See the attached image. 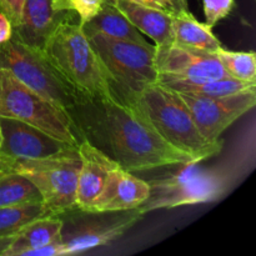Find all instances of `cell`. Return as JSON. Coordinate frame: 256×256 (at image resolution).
Returning <instances> with one entry per match:
<instances>
[{
    "instance_id": "17",
    "label": "cell",
    "mask_w": 256,
    "mask_h": 256,
    "mask_svg": "<svg viewBox=\"0 0 256 256\" xmlns=\"http://www.w3.org/2000/svg\"><path fill=\"white\" fill-rule=\"evenodd\" d=\"M172 44L199 52L215 54L222 46L206 22H200L186 8H180L172 12Z\"/></svg>"
},
{
    "instance_id": "7",
    "label": "cell",
    "mask_w": 256,
    "mask_h": 256,
    "mask_svg": "<svg viewBox=\"0 0 256 256\" xmlns=\"http://www.w3.org/2000/svg\"><path fill=\"white\" fill-rule=\"evenodd\" d=\"M0 116L26 122L72 146L79 145L69 112L22 84L5 68H0Z\"/></svg>"
},
{
    "instance_id": "19",
    "label": "cell",
    "mask_w": 256,
    "mask_h": 256,
    "mask_svg": "<svg viewBox=\"0 0 256 256\" xmlns=\"http://www.w3.org/2000/svg\"><path fill=\"white\" fill-rule=\"evenodd\" d=\"M64 222L56 215L39 218L25 225L14 235L12 244L2 256H24L62 238Z\"/></svg>"
},
{
    "instance_id": "15",
    "label": "cell",
    "mask_w": 256,
    "mask_h": 256,
    "mask_svg": "<svg viewBox=\"0 0 256 256\" xmlns=\"http://www.w3.org/2000/svg\"><path fill=\"white\" fill-rule=\"evenodd\" d=\"M54 0H25L20 14L19 24L12 35L20 42L38 50L44 45L60 22L66 19L70 12H56L52 8Z\"/></svg>"
},
{
    "instance_id": "28",
    "label": "cell",
    "mask_w": 256,
    "mask_h": 256,
    "mask_svg": "<svg viewBox=\"0 0 256 256\" xmlns=\"http://www.w3.org/2000/svg\"><path fill=\"white\" fill-rule=\"evenodd\" d=\"M136 4L144 5V6L155 8V9L166 10V12H175L176 6L169 2V0H130Z\"/></svg>"
},
{
    "instance_id": "3",
    "label": "cell",
    "mask_w": 256,
    "mask_h": 256,
    "mask_svg": "<svg viewBox=\"0 0 256 256\" xmlns=\"http://www.w3.org/2000/svg\"><path fill=\"white\" fill-rule=\"evenodd\" d=\"M122 100L130 102L162 139L190 154L198 162L222 152V142L220 140L212 142L205 139L179 95L159 82L148 85Z\"/></svg>"
},
{
    "instance_id": "11",
    "label": "cell",
    "mask_w": 256,
    "mask_h": 256,
    "mask_svg": "<svg viewBox=\"0 0 256 256\" xmlns=\"http://www.w3.org/2000/svg\"><path fill=\"white\" fill-rule=\"evenodd\" d=\"M159 80L206 82L230 76L218 56L212 52L186 49L172 44L155 52Z\"/></svg>"
},
{
    "instance_id": "12",
    "label": "cell",
    "mask_w": 256,
    "mask_h": 256,
    "mask_svg": "<svg viewBox=\"0 0 256 256\" xmlns=\"http://www.w3.org/2000/svg\"><path fill=\"white\" fill-rule=\"evenodd\" d=\"M82 166L78 178L75 206L85 212H92L95 202L102 194L112 168L118 164L112 158L98 149L89 140L78 145Z\"/></svg>"
},
{
    "instance_id": "26",
    "label": "cell",
    "mask_w": 256,
    "mask_h": 256,
    "mask_svg": "<svg viewBox=\"0 0 256 256\" xmlns=\"http://www.w3.org/2000/svg\"><path fill=\"white\" fill-rule=\"evenodd\" d=\"M25 0H0V12L10 20L12 29L18 26Z\"/></svg>"
},
{
    "instance_id": "8",
    "label": "cell",
    "mask_w": 256,
    "mask_h": 256,
    "mask_svg": "<svg viewBox=\"0 0 256 256\" xmlns=\"http://www.w3.org/2000/svg\"><path fill=\"white\" fill-rule=\"evenodd\" d=\"M89 38L122 99L158 82L155 45L92 35Z\"/></svg>"
},
{
    "instance_id": "1",
    "label": "cell",
    "mask_w": 256,
    "mask_h": 256,
    "mask_svg": "<svg viewBox=\"0 0 256 256\" xmlns=\"http://www.w3.org/2000/svg\"><path fill=\"white\" fill-rule=\"evenodd\" d=\"M99 102L102 125L112 159L122 169L132 172L198 162L162 139L148 120L119 95Z\"/></svg>"
},
{
    "instance_id": "23",
    "label": "cell",
    "mask_w": 256,
    "mask_h": 256,
    "mask_svg": "<svg viewBox=\"0 0 256 256\" xmlns=\"http://www.w3.org/2000/svg\"><path fill=\"white\" fill-rule=\"evenodd\" d=\"M224 69L232 78L256 82V56L254 52H232L220 48L215 52Z\"/></svg>"
},
{
    "instance_id": "22",
    "label": "cell",
    "mask_w": 256,
    "mask_h": 256,
    "mask_svg": "<svg viewBox=\"0 0 256 256\" xmlns=\"http://www.w3.org/2000/svg\"><path fill=\"white\" fill-rule=\"evenodd\" d=\"M42 202V195L25 175L2 172L0 175V206H12Z\"/></svg>"
},
{
    "instance_id": "4",
    "label": "cell",
    "mask_w": 256,
    "mask_h": 256,
    "mask_svg": "<svg viewBox=\"0 0 256 256\" xmlns=\"http://www.w3.org/2000/svg\"><path fill=\"white\" fill-rule=\"evenodd\" d=\"M200 162L182 164V168L172 174L148 182L150 192L148 199L136 208L140 214L220 199L229 188V176L219 169L202 166Z\"/></svg>"
},
{
    "instance_id": "18",
    "label": "cell",
    "mask_w": 256,
    "mask_h": 256,
    "mask_svg": "<svg viewBox=\"0 0 256 256\" xmlns=\"http://www.w3.org/2000/svg\"><path fill=\"white\" fill-rule=\"evenodd\" d=\"M86 36L102 35L120 40L148 44L144 34L139 32L129 19L115 6L112 0H104L99 12L94 18L82 25Z\"/></svg>"
},
{
    "instance_id": "10",
    "label": "cell",
    "mask_w": 256,
    "mask_h": 256,
    "mask_svg": "<svg viewBox=\"0 0 256 256\" xmlns=\"http://www.w3.org/2000/svg\"><path fill=\"white\" fill-rule=\"evenodd\" d=\"M0 160L44 159L78 148L12 118L0 116Z\"/></svg>"
},
{
    "instance_id": "13",
    "label": "cell",
    "mask_w": 256,
    "mask_h": 256,
    "mask_svg": "<svg viewBox=\"0 0 256 256\" xmlns=\"http://www.w3.org/2000/svg\"><path fill=\"white\" fill-rule=\"evenodd\" d=\"M149 192V182L134 176L116 164L110 172L92 212H120L136 209L148 199Z\"/></svg>"
},
{
    "instance_id": "27",
    "label": "cell",
    "mask_w": 256,
    "mask_h": 256,
    "mask_svg": "<svg viewBox=\"0 0 256 256\" xmlns=\"http://www.w3.org/2000/svg\"><path fill=\"white\" fill-rule=\"evenodd\" d=\"M59 255H66V252H65L64 242H62V238L50 242V244L45 245V246L39 248V249L28 252L24 256H59Z\"/></svg>"
},
{
    "instance_id": "30",
    "label": "cell",
    "mask_w": 256,
    "mask_h": 256,
    "mask_svg": "<svg viewBox=\"0 0 256 256\" xmlns=\"http://www.w3.org/2000/svg\"><path fill=\"white\" fill-rule=\"evenodd\" d=\"M12 239H14V235L12 236H0V256H2L5 250L10 246Z\"/></svg>"
},
{
    "instance_id": "16",
    "label": "cell",
    "mask_w": 256,
    "mask_h": 256,
    "mask_svg": "<svg viewBox=\"0 0 256 256\" xmlns=\"http://www.w3.org/2000/svg\"><path fill=\"white\" fill-rule=\"evenodd\" d=\"M115 6L132 22L142 34L154 42L156 52H162L174 42L172 12L144 6L130 0H112Z\"/></svg>"
},
{
    "instance_id": "6",
    "label": "cell",
    "mask_w": 256,
    "mask_h": 256,
    "mask_svg": "<svg viewBox=\"0 0 256 256\" xmlns=\"http://www.w3.org/2000/svg\"><path fill=\"white\" fill-rule=\"evenodd\" d=\"M80 160L78 148L44 159L0 160L2 172H19L36 186L52 215L74 209Z\"/></svg>"
},
{
    "instance_id": "2",
    "label": "cell",
    "mask_w": 256,
    "mask_h": 256,
    "mask_svg": "<svg viewBox=\"0 0 256 256\" xmlns=\"http://www.w3.org/2000/svg\"><path fill=\"white\" fill-rule=\"evenodd\" d=\"M42 52L60 75L86 100L102 102L118 95L82 25L70 22L69 18L58 24L45 42Z\"/></svg>"
},
{
    "instance_id": "33",
    "label": "cell",
    "mask_w": 256,
    "mask_h": 256,
    "mask_svg": "<svg viewBox=\"0 0 256 256\" xmlns=\"http://www.w3.org/2000/svg\"><path fill=\"white\" fill-rule=\"evenodd\" d=\"M2 172H0V175H2Z\"/></svg>"
},
{
    "instance_id": "9",
    "label": "cell",
    "mask_w": 256,
    "mask_h": 256,
    "mask_svg": "<svg viewBox=\"0 0 256 256\" xmlns=\"http://www.w3.org/2000/svg\"><path fill=\"white\" fill-rule=\"evenodd\" d=\"M176 94L189 109L200 134L212 142H219L222 132L256 104V86L220 98Z\"/></svg>"
},
{
    "instance_id": "31",
    "label": "cell",
    "mask_w": 256,
    "mask_h": 256,
    "mask_svg": "<svg viewBox=\"0 0 256 256\" xmlns=\"http://www.w3.org/2000/svg\"><path fill=\"white\" fill-rule=\"evenodd\" d=\"M172 4H174L176 6V9H180V8H186L185 6V0H169Z\"/></svg>"
},
{
    "instance_id": "32",
    "label": "cell",
    "mask_w": 256,
    "mask_h": 256,
    "mask_svg": "<svg viewBox=\"0 0 256 256\" xmlns=\"http://www.w3.org/2000/svg\"><path fill=\"white\" fill-rule=\"evenodd\" d=\"M0 142H2V134H0Z\"/></svg>"
},
{
    "instance_id": "25",
    "label": "cell",
    "mask_w": 256,
    "mask_h": 256,
    "mask_svg": "<svg viewBox=\"0 0 256 256\" xmlns=\"http://www.w3.org/2000/svg\"><path fill=\"white\" fill-rule=\"evenodd\" d=\"M202 6L206 24L212 28L230 14L234 0H202Z\"/></svg>"
},
{
    "instance_id": "24",
    "label": "cell",
    "mask_w": 256,
    "mask_h": 256,
    "mask_svg": "<svg viewBox=\"0 0 256 256\" xmlns=\"http://www.w3.org/2000/svg\"><path fill=\"white\" fill-rule=\"evenodd\" d=\"M104 0H54L52 8L56 12H70L78 14L80 25L89 22L99 12Z\"/></svg>"
},
{
    "instance_id": "14",
    "label": "cell",
    "mask_w": 256,
    "mask_h": 256,
    "mask_svg": "<svg viewBox=\"0 0 256 256\" xmlns=\"http://www.w3.org/2000/svg\"><path fill=\"white\" fill-rule=\"evenodd\" d=\"M122 212L124 214L118 218L79 225L70 230L66 235L62 232L66 255L94 249L118 239L142 216L138 209L125 210Z\"/></svg>"
},
{
    "instance_id": "21",
    "label": "cell",
    "mask_w": 256,
    "mask_h": 256,
    "mask_svg": "<svg viewBox=\"0 0 256 256\" xmlns=\"http://www.w3.org/2000/svg\"><path fill=\"white\" fill-rule=\"evenodd\" d=\"M48 215L52 214L42 202L0 206V236H12L29 222Z\"/></svg>"
},
{
    "instance_id": "29",
    "label": "cell",
    "mask_w": 256,
    "mask_h": 256,
    "mask_svg": "<svg viewBox=\"0 0 256 256\" xmlns=\"http://www.w3.org/2000/svg\"><path fill=\"white\" fill-rule=\"evenodd\" d=\"M12 32H14V29H12V22L0 12V44L6 42L12 36Z\"/></svg>"
},
{
    "instance_id": "5",
    "label": "cell",
    "mask_w": 256,
    "mask_h": 256,
    "mask_svg": "<svg viewBox=\"0 0 256 256\" xmlns=\"http://www.w3.org/2000/svg\"><path fill=\"white\" fill-rule=\"evenodd\" d=\"M0 68L68 112L85 100L52 66L42 50L24 44L15 35L0 44Z\"/></svg>"
},
{
    "instance_id": "20",
    "label": "cell",
    "mask_w": 256,
    "mask_h": 256,
    "mask_svg": "<svg viewBox=\"0 0 256 256\" xmlns=\"http://www.w3.org/2000/svg\"><path fill=\"white\" fill-rule=\"evenodd\" d=\"M162 86L182 92V94L195 95L202 98H220L236 94L250 88L256 86V82H248L228 76L222 79L206 80V82H175V80H162L159 82Z\"/></svg>"
}]
</instances>
